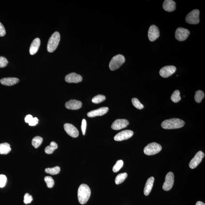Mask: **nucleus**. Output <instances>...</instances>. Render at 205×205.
<instances>
[{
  "mask_svg": "<svg viewBox=\"0 0 205 205\" xmlns=\"http://www.w3.org/2000/svg\"><path fill=\"white\" fill-rule=\"evenodd\" d=\"M91 195V190L89 187L85 184L80 185L78 190V197L79 203L84 204L88 201Z\"/></svg>",
  "mask_w": 205,
  "mask_h": 205,
  "instance_id": "obj_1",
  "label": "nucleus"
},
{
  "mask_svg": "<svg viewBox=\"0 0 205 205\" xmlns=\"http://www.w3.org/2000/svg\"><path fill=\"white\" fill-rule=\"evenodd\" d=\"M185 122L178 118H173L164 120L161 124L162 127L165 129H177L182 127Z\"/></svg>",
  "mask_w": 205,
  "mask_h": 205,
  "instance_id": "obj_2",
  "label": "nucleus"
},
{
  "mask_svg": "<svg viewBox=\"0 0 205 205\" xmlns=\"http://www.w3.org/2000/svg\"><path fill=\"white\" fill-rule=\"evenodd\" d=\"M60 38V34L58 32H55L48 40L47 45V50L50 53H53L56 50L59 44Z\"/></svg>",
  "mask_w": 205,
  "mask_h": 205,
  "instance_id": "obj_3",
  "label": "nucleus"
},
{
  "mask_svg": "<svg viewBox=\"0 0 205 205\" xmlns=\"http://www.w3.org/2000/svg\"><path fill=\"white\" fill-rule=\"evenodd\" d=\"M125 58L123 55L118 54L113 57L109 64V67L112 71L118 69L124 63Z\"/></svg>",
  "mask_w": 205,
  "mask_h": 205,
  "instance_id": "obj_4",
  "label": "nucleus"
},
{
  "mask_svg": "<svg viewBox=\"0 0 205 205\" xmlns=\"http://www.w3.org/2000/svg\"><path fill=\"white\" fill-rule=\"evenodd\" d=\"M162 150L160 144L156 143H152L148 144L144 149V153L147 155H152L159 153Z\"/></svg>",
  "mask_w": 205,
  "mask_h": 205,
  "instance_id": "obj_5",
  "label": "nucleus"
},
{
  "mask_svg": "<svg viewBox=\"0 0 205 205\" xmlns=\"http://www.w3.org/2000/svg\"><path fill=\"white\" fill-rule=\"evenodd\" d=\"M199 11L198 10H194L187 15L186 17V22L189 24H196L199 22Z\"/></svg>",
  "mask_w": 205,
  "mask_h": 205,
  "instance_id": "obj_6",
  "label": "nucleus"
},
{
  "mask_svg": "<svg viewBox=\"0 0 205 205\" xmlns=\"http://www.w3.org/2000/svg\"><path fill=\"white\" fill-rule=\"evenodd\" d=\"M174 175L172 172H169L166 175L165 182L163 186V188L166 191H168L171 189L174 183Z\"/></svg>",
  "mask_w": 205,
  "mask_h": 205,
  "instance_id": "obj_7",
  "label": "nucleus"
},
{
  "mask_svg": "<svg viewBox=\"0 0 205 205\" xmlns=\"http://www.w3.org/2000/svg\"><path fill=\"white\" fill-rule=\"evenodd\" d=\"M190 32L188 29L179 27L175 32V37L179 41H183L187 38Z\"/></svg>",
  "mask_w": 205,
  "mask_h": 205,
  "instance_id": "obj_8",
  "label": "nucleus"
},
{
  "mask_svg": "<svg viewBox=\"0 0 205 205\" xmlns=\"http://www.w3.org/2000/svg\"><path fill=\"white\" fill-rule=\"evenodd\" d=\"M205 155L201 151H199L195 155L194 157L191 159L189 163V167L192 169L196 168L201 163L204 158Z\"/></svg>",
  "mask_w": 205,
  "mask_h": 205,
  "instance_id": "obj_9",
  "label": "nucleus"
},
{
  "mask_svg": "<svg viewBox=\"0 0 205 205\" xmlns=\"http://www.w3.org/2000/svg\"><path fill=\"white\" fill-rule=\"evenodd\" d=\"M133 132L130 130H125L118 133L114 137L115 141H120L127 140L133 136Z\"/></svg>",
  "mask_w": 205,
  "mask_h": 205,
  "instance_id": "obj_10",
  "label": "nucleus"
},
{
  "mask_svg": "<svg viewBox=\"0 0 205 205\" xmlns=\"http://www.w3.org/2000/svg\"><path fill=\"white\" fill-rule=\"evenodd\" d=\"M176 70V68L174 66H167L161 68L159 74L162 77L167 78L173 74Z\"/></svg>",
  "mask_w": 205,
  "mask_h": 205,
  "instance_id": "obj_11",
  "label": "nucleus"
},
{
  "mask_svg": "<svg viewBox=\"0 0 205 205\" xmlns=\"http://www.w3.org/2000/svg\"><path fill=\"white\" fill-rule=\"evenodd\" d=\"M65 131L69 136L73 138H77L79 136V132L77 128L74 125L66 123L64 125Z\"/></svg>",
  "mask_w": 205,
  "mask_h": 205,
  "instance_id": "obj_12",
  "label": "nucleus"
},
{
  "mask_svg": "<svg viewBox=\"0 0 205 205\" xmlns=\"http://www.w3.org/2000/svg\"><path fill=\"white\" fill-rule=\"evenodd\" d=\"M148 36L149 40L151 42H154L159 38V31L157 26H151L148 31Z\"/></svg>",
  "mask_w": 205,
  "mask_h": 205,
  "instance_id": "obj_13",
  "label": "nucleus"
},
{
  "mask_svg": "<svg viewBox=\"0 0 205 205\" xmlns=\"http://www.w3.org/2000/svg\"><path fill=\"white\" fill-rule=\"evenodd\" d=\"M129 124L127 120L124 119H119L115 120L111 125V128L114 130H120L126 128Z\"/></svg>",
  "mask_w": 205,
  "mask_h": 205,
  "instance_id": "obj_14",
  "label": "nucleus"
},
{
  "mask_svg": "<svg viewBox=\"0 0 205 205\" xmlns=\"http://www.w3.org/2000/svg\"><path fill=\"white\" fill-rule=\"evenodd\" d=\"M82 78L80 75L77 74L75 73H72L68 74L65 78V80L66 82L71 83H78L82 81Z\"/></svg>",
  "mask_w": 205,
  "mask_h": 205,
  "instance_id": "obj_15",
  "label": "nucleus"
},
{
  "mask_svg": "<svg viewBox=\"0 0 205 205\" xmlns=\"http://www.w3.org/2000/svg\"><path fill=\"white\" fill-rule=\"evenodd\" d=\"M109 109L108 107H102L95 110L89 112L87 114L89 118H94L98 116H102L105 115L108 112Z\"/></svg>",
  "mask_w": 205,
  "mask_h": 205,
  "instance_id": "obj_16",
  "label": "nucleus"
},
{
  "mask_svg": "<svg viewBox=\"0 0 205 205\" xmlns=\"http://www.w3.org/2000/svg\"><path fill=\"white\" fill-rule=\"evenodd\" d=\"M82 103L79 101L71 100L66 102L65 107L68 110H77L82 107Z\"/></svg>",
  "mask_w": 205,
  "mask_h": 205,
  "instance_id": "obj_17",
  "label": "nucleus"
},
{
  "mask_svg": "<svg viewBox=\"0 0 205 205\" xmlns=\"http://www.w3.org/2000/svg\"><path fill=\"white\" fill-rule=\"evenodd\" d=\"M163 7L166 11L172 12L176 9V4L172 0H165L163 4Z\"/></svg>",
  "mask_w": 205,
  "mask_h": 205,
  "instance_id": "obj_18",
  "label": "nucleus"
},
{
  "mask_svg": "<svg viewBox=\"0 0 205 205\" xmlns=\"http://www.w3.org/2000/svg\"><path fill=\"white\" fill-rule=\"evenodd\" d=\"M40 45V40L38 38H36L32 42L31 44L29 52L31 55L35 54L38 51Z\"/></svg>",
  "mask_w": 205,
  "mask_h": 205,
  "instance_id": "obj_19",
  "label": "nucleus"
},
{
  "mask_svg": "<svg viewBox=\"0 0 205 205\" xmlns=\"http://www.w3.org/2000/svg\"><path fill=\"white\" fill-rule=\"evenodd\" d=\"M19 80L16 78H6L0 81L1 84L6 86H11L18 83Z\"/></svg>",
  "mask_w": 205,
  "mask_h": 205,
  "instance_id": "obj_20",
  "label": "nucleus"
},
{
  "mask_svg": "<svg viewBox=\"0 0 205 205\" xmlns=\"http://www.w3.org/2000/svg\"><path fill=\"white\" fill-rule=\"evenodd\" d=\"M154 182V178L153 177H151L148 179L145 186L144 193L146 196H148L150 193L153 186Z\"/></svg>",
  "mask_w": 205,
  "mask_h": 205,
  "instance_id": "obj_21",
  "label": "nucleus"
},
{
  "mask_svg": "<svg viewBox=\"0 0 205 205\" xmlns=\"http://www.w3.org/2000/svg\"><path fill=\"white\" fill-rule=\"evenodd\" d=\"M11 151L10 145L7 143L0 144V154L6 155L9 154Z\"/></svg>",
  "mask_w": 205,
  "mask_h": 205,
  "instance_id": "obj_22",
  "label": "nucleus"
},
{
  "mask_svg": "<svg viewBox=\"0 0 205 205\" xmlns=\"http://www.w3.org/2000/svg\"><path fill=\"white\" fill-rule=\"evenodd\" d=\"M58 145L57 143L52 141L50 143V145L47 146L45 149V152L46 153L48 154H53L55 150L58 149Z\"/></svg>",
  "mask_w": 205,
  "mask_h": 205,
  "instance_id": "obj_23",
  "label": "nucleus"
},
{
  "mask_svg": "<svg viewBox=\"0 0 205 205\" xmlns=\"http://www.w3.org/2000/svg\"><path fill=\"white\" fill-rule=\"evenodd\" d=\"M128 174L124 172V173L120 174L118 175L115 179V183L117 185H119L124 182L127 177Z\"/></svg>",
  "mask_w": 205,
  "mask_h": 205,
  "instance_id": "obj_24",
  "label": "nucleus"
},
{
  "mask_svg": "<svg viewBox=\"0 0 205 205\" xmlns=\"http://www.w3.org/2000/svg\"><path fill=\"white\" fill-rule=\"evenodd\" d=\"M43 139L41 137L37 136L34 137L32 140V145L35 148H38L43 142Z\"/></svg>",
  "mask_w": 205,
  "mask_h": 205,
  "instance_id": "obj_25",
  "label": "nucleus"
},
{
  "mask_svg": "<svg viewBox=\"0 0 205 205\" xmlns=\"http://www.w3.org/2000/svg\"><path fill=\"white\" fill-rule=\"evenodd\" d=\"M61 168L59 167H56L52 168H47L45 169V172L46 173L52 175H57L59 173Z\"/></svg>",
  "mask_w": 205,
  "mask_h": 205,
  "instance_id": "obj_26",
  "label": "nucleus"
},
{
  "mask_svg": "<svg viewBox=\"0 0 205 205\" xmlns=\"http://www.w3.org/2000/svg\"><path fill=\"white\" fill-rule=\"evenodd\" d=\"M204 97L205 94L203 91L200 90L196 91L195 96V101L198 103H199V102H201Z\"/></svg>",
  "mask_w": 205,
  "mask_h": 205,
  "instance_id": "obj_27",
  "label": "nucleus"
},
{
  "mask_svg": "<svg viewBox=\"0 0 205 205\" xmlns=\"http://www.w3.org/2000/svg\"><path fill=\"white\" fill-rule=\"evenodd\" d=\"M181 98V97L180 96V92L179 90H175L174 91L171 96V100L175 103L179 102Z\"/></svg>",
  "mask_w": 205,
  "mask_h": 205,
  "instance_id": "obj_28",
  "label": "nucleus"
},
{
  "mask_svg": "<svg viewBox=\"0 0 205 205\" xmlns=\"http://www.w3.org/2000/svg\"><path fill=\"white\" fill-rule=\"evenodd\" d=\"M45 181L46 183L47 187L49 188H53L54 185V181L51 176H46L45 177Z\"/></svg>",
  "mask_w": 205,
  "mask_h": 205,
  "instance_id": "obj_29",
  "label": "nucleus"
},
{
  "mask_svg": "<svg viewBox=\"0 0 205 205\" xmlns=\"http://www.w3.org/2000/svg\"><path fill=\"white\" fill-rule=\"evenodd\" d=\"M106 97L102 95H98L94 97L92 99V102L94 103H100L105 100Z\"/></svg>",
  "mask_w": 205,
  "mask_h": 205,
  "instance_id": "obj_30",
  "label": "nucleus"
},
{
  "mask_svg": "<svg viewBox=\"0 0 205 205\" xmlns=\"http://www.w3.org/2000/svg\"><path fill=\"white\" fill-rule=\"evenodd\" d=\"M123 162L122 160H119L117 161L116 164L114 165L113 170L114 172H117L120 170L123 167Z\"/></svg>",
  "mask_w": 205,
  "mask_h": 205,
  "instance_id": "obj_31",
  "label": "nucleus"
},
{
  "mask_svg": "<svg viewBox=\"0 0 205 205\" xmlns=\"http://www.w3.org/2000/svg\"><path fill=\"white\" fill-rule=\"evenodd\" d=\"M132 102L133 106L135 107L136 108L139 109V110H141L144 108V105L141 102L139 101V100L136 98H133L132 99Z\"/></svg>",
  "mask_w": 205,
  "mask_h": 205,
  "instance_id": "obj_32",
  "label": "nucleus"
},
{
  "mask_svg": "<svg viewBox=\"0 0 205 205\" xmlns=\"http://www.w3.org/2000/svg\"><path fill=\"white\" fill-rule=\"evenodd\" d=\"M33 200V198L31 195L29 193L25 194L24 196V202L26 204L30 203Z\"/></svg>",
  "mask_w": 205,
  "mask_h": 205,
  "instance_id": "obj_33",
  "label": "nucleus"
},
{
  "mask_svg": "<svg viewBox=\"0 0 205 205\" xmlns=\"http://www.w3.org/2000/svg\"><path fill=\"white\" fill-rule=\"evenodd\" d=\"M9 63L7 59L3 56H0V68H4Z\"/></svg>",
  "mask_w": 205,
  "mask_h": 205,
  "instance_id": "obj_34",
  "label": "nucleus"
},
{
  "mask_svg": "<svg viewBox=\"0 0 205 205\" xmlns=\"http://www.w3.org/2000/svg\"><path fill=\"white\" fill-rule=\"evenodd\" d=\"M7 178L5 175H0V187L3 188L5 186Z\"/></svg>",
  "mask_w": 205,
  "mask_h": 205,
  "instance_id": "obj_35",
  "label": "nucleus"
},
{
  "mask_svg": "<svg viewBox=\"0 0 205 205\" xmlns=\"http://www.w3.org/2000/svg\"><path fill=\"white\" fill-rule=\"evenodd\" d=\"M86 125H87V123H86V120L85 119H83L82 120V125H81V130L83 135H85Z\"/></svg>",
  "mask_w": 205,
  "mask_h": 205,
  "instance_id": "obj_36",
  "label": "nucleus"
},
{
  "mask_svg": "<svg viewBox=\"0 0 205 205\" xmlns=\"http://www.w3.org/2000/svg\"><path fill=\"white\" fill-rule=\"evenodd\" d=\"M6 34V31L4 26L0 22V37L4 36Z\"/></svg>",
  "mask_w": 205,
  "mask_h": 205,
  "instance_id": "obj_37",
  "label": "nucleus"
},
{
  "mask_svg": "<svg viewBox=\"0 0 205 205\" xmlns=\"http://www.w3.org/2000/svg\"><path fill=\"white\" fill-rule=\"evenodd\" d=\"M38 120L37 118H33L28 123L29 125L31 126H35L38 123Z\"/></svg>",
  "mask_w": 205,
  "mask_h": 205,
  "instance_id": "obj_38",
  "label": "nucleus"
},
{
  "mask_svg": "<svg viewBox=\"0 0 205 205\" xmlns=\"http://www.w3.org/2000/svg\"><path fill=\"white\" fill-rule=\"evenodd\" d=\"M33 118V116H32V115H27L26 116L25 118V121L26 123H29Z\"/></svg>",
  "mask_w": 205,
  "mask_h": 205,
  "instance_id": "obj_39",
  "label": "nucleus"
},
{
  "mask_svg": "<svg viewBox=\"0 0 205 205\" xmlns=\"http://www.w3.org/2000/svg\"><path fill=\"white\" fill-rule=\"evenodd\" d=\"M196 205H205V204L202 202L198 201L196 203Z\"/></svg>",
  "mask_w": 205,
  "mask_h": 205,
  "instance_id": "obj_40",
  "label": "nucleus"
}]
</instances>
